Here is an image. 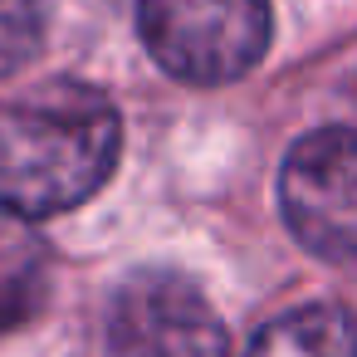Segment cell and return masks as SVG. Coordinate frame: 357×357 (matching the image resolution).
<instances>
[{"label": "cell", "mask_w": 357, "mask_h": 357, "mask_svg": "<svg viewBox=\"0 0 357 357\" xmlns=\"http://www.w3.org/2000/svg\"><path fill=\"white\" fill-rule=\"evenodd\" d=\"M118 162V108L74 79L0 103V206L59 215L89 201Z\"/></svg>", "instance_id": "6da1fadb"}, {"label": "cell", "mask_w": 357, "mask_h": 357, "mask_svg": "<svg viewBox=\"0 0 357 357\" xmlns=\"http://www.w3.org/2000/svg\"><path fill=\"white\" fill-rule=\"evenodd\" d=\"M147 54L181 84L245 79L269 50V0H137Z\"/></svg>", "instance_id": "7a4b0ae2"}, {"label": "cell", "mask_w": 357, "mask_h": 357, "mask_svg": "<svg viewBox=\"0 0 357 357\" xmlns=\"http://www.w3.org/2000/svg\"><path fill=\"white\" fill-rule=\"evenodd\" d=\"M279 206L313 255L357 259V128L298 137L279 172Z\"/></svg>", "instance_id": "3957f363"}, {"label": "cell", "mask_w": 357, "mask_h": 357, "mask_svg": "<svg viewBox=\"0 0 357 357\" xmlns=\"http://www.w3.org/2000/svg\"><path fill=\"white\" fill-rule=\"evenodd\" d=\"M108 357H230V342L196 284L152 269L113 294Z\"/></svg>", "instance_id": "277c9868"}, {"label": "cell", "mask_w": 357, "mask_h": 357, "mask_svg": "<svg viewBox=\"0 0 357 357\" xmlns=\"http://www.w3.org/2000/svg\"><path fill=\"white\" fill-rule=\"evenodd\" d=\"M50 294V255L30 230V215L0 206V333L25 328Z\"/></svg>", "instance_id": "5b68a950"}, {"label": "cell", "mask_w": 357, "mask_h": 357, "mask_svg": "<svg viewBox=\"0 0 357 357\" xmlns=\"http://www.w3.org/2000/svg\"><path fill=\"white\" fill-rule=\"evenodd\" d=\"M250 357H357V318L323 303L294 308L255 337Z\"/></svg>", "instance_id": "8992f818"}, {"label": "cell", "mask_w": 357, "mask_h": 357, "mask_svg": "<svg viewBox=\"0 0 357 357\" xmlns=\"http://www.w3.org/2000/svg\"><path fill=\"white\" fill-rule=\"evenodd\" d=\"M45 40V0H0V79L20 74Z\"/></svg>", "instance_id": "52a82bcc"}]
</instances>
